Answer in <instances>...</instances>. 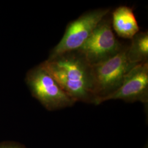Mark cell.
<instances>
[{
  "label": "cell",
  "mask_w": 148,
  "mask_h": 148,
  "mask_svg": "<svg viewBox=\"0 0 148 148\" xmlns=\"http://www.w3.org/2000/svg\"><path fill=\"white\" fill-rule=\"evenodd\" d=\"M42 65L76 103L99 105L95 94L92 66L77 49L49 57Z\"/></svg>",
  "instance_id": "cell-1"
},
{
  "label": "cell",
  "mask_w": 148,
  "mask_h": 148,
  "mask_svg": "<svg viewBox=\"0 0 148 148\" xmlns=\"http://www.w3.org/2000/svg\"><path fill=\"white\" fill-rule=\"evenodd\" d=\"M127 47L111 59L92 66L95 94L99 104L121 87L127 73L136 65L127 59Z\"/></svg>",
  "instance_id": "cell-2"
},
{
  "label": "cell",
  "mask_w": 148,
  "mask_h": 148,
  "mask_svg": "<svg viewBox=\"0 0 148 148\" xmlns=\"http://www.w3.org/2000/svg\"><path fill=\"white\" fill-rule=\"evenodd\" d=\"M0 148H27L20 143L13 142H4L0 143Z\"/></svg>",
  "instance_id": "cell-9"
},
{
  "label": "cell",
  "mask_w": 148,
  "mask_h": 148,
  "mask_svg": "<svg viewBox=\"0 0 148 148\" xmlns=\"http://www.w3.org/2000/svg\"><path fill=\"white\" fill-rule=\"evenodd\" d=\"M131 40L126 51L129 62L136 65L148 62V32H139Z\"/></svg>",
  "instance_id": "cell-8"
},
{
  "label": "cell",
  "mask_w": 148,
  "mask_h": 148,
  "mask_svg": "<svg viewBox=\"0 0 148 148\" xmlns=\"http://www.w3.org/2000/svg\"><path fill=\"white\" fill-rule=\"evenodd\" d=\"M109 14L101 20L89 38L77 49L91 66L115 57L125 47L113 33Z\"/></svg>",
  "instance_id": "cell-3"
},
{
  "label": "cell",
  "mask_w": 148,
  "mask_h": 148,
  "mask_svg": "<svg viewBox=\"0 0 148 148\" xmlns=\"http://www.w3.org/2000/svg\"><path fill=\"white\" fill-rule=\"evenodd\" d=\"M111 25L119 36L131 40L140 29L132 8L126 5L118 7L112 13Z\"/></svg>",
  "instance_id": "cell-7"
},
{
  "label": "cell",
  "mask_w": 148,
  "mask_h": 148,
  "mask_svg": "<svg viewBox=\"0 0 148 148\" xmlns=\"http://www.w3.org/2000/svg\"><path fill=\"white\" fill-rule=\"evenodd\" d=\"M110 100H122L126 103H148V62L134 66L125 76L121 87L105 98L102 103Z\"/></svg>",
  "instance_id": "cell-6"
},
{
  "label": "cell",
  "mask_w": 148,
  "mask_h": 148,
  "mask_svg": "<svg viewBox=\"0 0 148 148\" xmlns=\"http://www.w3.org/2000/svg\"><path fill=\"white\" fill-rule=\"evenodd\" d=\"M143 148H148V141H147V142L144 144Z\"/></svg>",
  "instance_id": "cell-10"
},
{
  "label": "cell",
  "mask_w": 148,
  "mask_h": 148,
  "mask_svg": "<svg viewBox=\"0 0 148 148\" xmlns=\"http://www.w3.org/2000/svg\"><path fill=\"white\" fill-rule=\"evenodd\" d=\"M27 83L33 96L48 110L72 107L76 103L67 95L42 65L27 75Z\"/></svg>",
  "instance_id": "cell-4"
},
{
  "label": "cell",
  "mask_w": 148,
  "mask_h": 148,
  "mask_svg": "<svg viewBox=\"0 0 148 148\" xmlns=\"http://www.w3.org/2000/svg\"><path fill=\"white\" fill-rule=\"evenodd\" d=\"M110 13V8H97L87 11L66 26L63 36L52 51L49 57L77 50L89 38L101 20Z\"/></svg>",
  "instance_id": "cell-5"
}]
</instances>
